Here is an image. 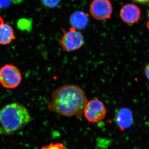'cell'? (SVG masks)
<instances>
[{
	"label": "cell",
	"mask_w": 149,
	"mask_h": 149,
	"mask_svg": "<svg viewBox=\"0 0 149 149\" xmlns=\"http://www.w3.org/2000/svg\"><path fill=\"white\" fill-rule=\"evenodd\" d=\"M88 100L85 91L75 85L65 84L53 91L47 104L49 110L65 117L80 118Z\"/></svg>",
	"instance_id": "obj_1"
},
{
	"label": "cell",
	"mask_w": 149,
	"mask_h": 149,
	"mask_svg": "<svg viewBox=\"0 0 149 149\" xmlns=\"http://www.w3.org/2000/svg\"><path fill=\"white\" fill-rule=\"evenodd\" d=\"M29 111L18 102L7 104L0 109V135L10 136L33 120Z\"/></svg>",
	"instance_id": "obj_2"
},
{
	"label": "cell",
	"mask_w": 149,
	"mask_h": 149,
	"mask_svg": "<svg viewBox=\"0 0 149 149\" xmlns=\"http://www.w3.org/2000/svg\"><path fill=\"white\" fill-rule=\"evenodd\" d=\"M22 75L15 65L6 64L0 68V83L9 89L18 87L21 83Z\"/></svg>",
	"instance_id": "obj_3"
},
{
	"label": "cell",
	"mask_w": 149,
	"mask_h": 149,
	"mask_svg": "<svg viewBox=\"0 0 149 149\" xmlns=\"http://www.w3.org/2000/svg\"><path fill=\"white\" fill-rule=\"evenodd\" d=\"M107 113L105 106L101 101L98 99L88 101L83 111L86 120L92 123L102 121L106 116Z\"/></svg>",
	"instance_id": "obj_4"
},
{
	"label": "cell",
	"mask_w": 149,
	"mask_h": 149,
	"mask_svg": "<svg viewBox=\"0 0 149 149\" xmlns=\"http://www.w3.org/2000/svg\"><path fill=\"white\" fill-rule=\"evenodd\" d=\"M63 35L59 41V44L63 50L68 52H73L80 49L84 45L83 35L75 29L72 28L69 31L63 29Z\"/></svg>",
	"instance_id": "obj_5"
},
{
	"label": "cell",
	"mask_w": 149,
	"mask_h": 149,
	"mask_svg": "<svg viewBox=\"0 0 149 149\" xmlns=\"http://www.w3.org/2000/svg\"><path fill=\"white\" fill-rule=\"evenodd\" d=\"M90 10L94 18L103 21L110 18L112 6L109 0H93L90 5Z\"/></svg>",
	"instance_id": "obj_6"
},
{
	"label": "cell",
	"mask_w": 149,
	"mask_h": 149,
	"mask_svg": "<svg viewBox=\"0 0 149 149\" xmlns=\"http://www.w3.org/2000/svg\"><path fill=\"white\" fill-rule=\"evenodd\" d=\"M141 14V9L138 6L128 3L122 6L119 15L124 23L130 25L137 23L140 20Z\"/></svg>",
	"instance_id": "obj_7"
},
{
	"label": "cell",
	"mask_w": 149,
	"mask_h": 149,
	"mask_svg": "<svg viewBox=\"0 0 149 149\" xmlns=\"http://www.w3.org/2000/svg\"><path fill=\"white\" fill-rule=\"evenodd\" d=\"M115 121L118 126L121 130L129 128L133 123L132 112L128 109H120L116 115Z\"/></svg>",
	"instance_id": "obj_8"
},
{
	"label": "cell",
	"mask_w": 149,
	"mask_h": 149,
	"mask_svg": "<svg viewBox=\"0 0 149 149\" xmlns=\"http://www.w3.org/2000/svg\"><path fill=\"white\" fill-rule=\"evenodd\" d=\"M69 21L72 28L82 30L85 29L88 25V17L84 12L76 11L70 15Z\"/></svg>",
	"instance_id": "obj_9"
},
{
	"label": "cell",
	"mask_w": 149,
	"mask_h": 149,
	"mask_svg": "<svg viewBox=\"0 0 149 149\" xmlns=\"http://www.w3.org/2000/svg\"><path fill=\"white\" fill-rule=\"evenodd\" d=\"M15 38L12 27L3 22L0 23V45H6L12 42Z\"/></svg>",
	"instance_id": "obj_10"
},
{
	"label": "cell",
	"mask_w": 149,
	"mask_h": 149,
	"mask_svg": "<svg viewBox=\"0 0 149 149\" xmlns=\"http://www.w3.org/2000/svg\"><path fill=\"white\" fill-rule=\"evenodd\" d=\"M32 27V22L30 19H22L17 22V27L19 29L22 31H28L31 29Z\"/></svg>",
	"instance_id": "obj_11"
},
{
	"label": "cell",
	"mask_w": 149,
	"mask_h": 149,
	"mask_svg": "<svg viewBox=\"0 0 149 149\" xmlns=\"http://www.w3.org/2000/svg\"><path fill=\"white\" fill-rule=\"evenodd\" d=\"M61 0H42L43 5L48 8H54L58 5Z\"/></svg>",
	"instance_id": "obj_12"
},
{
	"label": "cell",
	"mask_w": 149,
	"mask_h": 149,
	"mask_svg": "<svg viewBox=\"0 0 149 149\" xmlns=\"http://www.w3.org/2000/svg\"><path fill=\"white\" fill-rule=\"evenodd\" d=\"M41 149H65V148L61 143H51L49 145L43 146Z\"/></svg>",
	"instance_id": "obj_13"
},
{
	"label": "cell",
	"mask_w": 149,
	"mask_h": 149,
	"mask_svg": "<svg viewBox=\"0 0 149 149\" xmlns=\"http://www.w3.org/2000/svg\"><path fill=\"white\" fill-rule=\"evenodd\" d=\"M144 72L145 76L149 81V63L147 64L146 66L145 67Z\"/></svg>",
	"instance_id": "obj_14"
},
{
	"label": "cell",
	"mask_w": 149,
	"mask_h": 149,
	"mask_svg": "<svg viewBox=\"0 0 149 149\" xmlns=\"http://www.w3.org/2000/svg\"><path fill=\"white\" fill-rule=\"evenodd\" d=\"M10 0H0V8L7 6Z\"/></svg>",
	"instance_id": "obj_15"
},
{
	"label": "cell",
	"mask_w": 149,
	"mask_h": 149,
	"mask_svg": "<svg viewBox=\"0 0 149 149\" xmlns=\"http://www.w3.org/2000/svg\"><path fill=\"white\" fill-rule=\"evenodd\" d=\"M136 2L141 4H146L149 3V0H133Z\"/></svg>",
	"instance_id": "obj_16"
},
{
	"label": "cell",
	"mask_w": 149,
	"mask_h": 149,
	"mask_svg": "<svg viewBox=\"0 0 149 149\" xmlns=\"http://www.w3.org/2000/svg\"><path fill=\"white\" fill-rule=\"evenodd\" d=\"M148 16L149 19L148 20V22H147L146 26L147 28H148L149 29V12L148 13Z\"/></svg>",
	"instance_id": "obj_17"
}]
</instances>
